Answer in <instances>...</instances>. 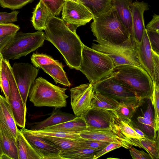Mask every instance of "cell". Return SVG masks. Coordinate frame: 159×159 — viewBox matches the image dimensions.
Returning a JSON list of instances; mask_svg holds the SVG:
<instances>
[{"label":"cell","instance_id":"1","mask_svg":"<svg viewBox=\"0 0 159 159\" xmlns=\"http://www.w3.org/2000/svg\"><path fill=\"white\" fill-rule=\"evenodd\" d=\"M44 30L45 40L57 48L70 68L78 70L83 43L76 33L71 30L62 19L56 16L51 18Z\"/></svg>","mask_w":159,"mask_h":159},{"label":"cell","instance_id":"34","mask_svg":"<svg viewBox=\"0 0 159 159\" xmlns=\"http://www.w3.org/2000/svg\"><path fill=\"white\" fill-rule=\"evenodd\" d=\"M141 148H143L153 159H159V131L155 140L147 138L140 141Z\"/></svg>","mask_w":159,"mask_h":159},{"label":"cell","instance_id":"46","mask_svg":"<svg viewBox=\"0 0 159 159\" xmlns=\"http://www.w3.org/2000/svg\"><path fill=\"white\" fill-rule=\"evenodd\" d=\"M121 147L118 143H111L106 147L98 151L95 155L94 159H96L107 153Z\"/></svg>","mask_w":159,"mask_h":159},{"label":"cell","instance_id":"26","mask_svg":"<svg viewBox=\"0 0 159 159\" xmlns=\"http://www.w3.org/2000/svg\"><path fill=\"white\" fill-rule=\"evenodd\" d=\"M79 0L91 12L93 18L99 17L108 11L112 6L111 0Z\"/></svg>","mask_w":159,"mask_h":159},{"label":"cell","instance_id":"6","mask_svg":"<svg viewBox=\"0 0 159 159\" xmlns=\"http://www.w3.org/2000/svg\"><path fill=\"white\" fill-rule=\"evenodd\" d=\"M93 41L97 43H93L91 48L108 56L115 67L129 65L142 68L138 54L137 43L131 36L126 41L119 44L97 39Z\"/></svg>","mask_w":159,"mask_h":159},{"label":"cell","instance_id":"17","mask_svg":"<svg viewBox=\"0 0 159 159\" xmlns=\"http://www.w3.org/2000/svg\"><path fill=\"white\" fill-rule=\"evenodd\" d=\"M22 133L34 148L44 155L50 153H57L61 151L54 144L43 138L35 135L31 133L28 129L25 128L20 129Z\"/></svg>","mask_w":159,"mask_h":159},{"label":"cell","instance_id":"35","mask_svg":"<svg viewBox=\"0 0 159 159\" xmlns=\"http://www.w3.org/2000/svg\"><path fill=\"white\" fill-rule=\"evenodd\" d=\"M31 60L33 66L36 68H40L41 66L50 64L62 66L61 63L52 57L42 53H34L31 56Z\"/></svg>","mask_w":159,"mask_h":159},{"label":"cell","instance_id":"22","mask_svg":"<svg viewBox=\"0 0 159 159\" xmlns=\"http://www.w3.org/2000/svg\"><path fill=\"white\" fill-rule=\"evenodd\" d=\"M87 128L85 121L82 116L62 123L45 128L41 130L65 132L78 133Z\"/></svg>","mask_w":159,"mask_h":159},{"label":"cell","instance_id":"50","mask_svg":"<svg viewBox=\"0 0 159 159\" xmlns=\"http://www.w3.org/2000/svg\"><path fill=\"white\" fill-rule=\"evenodd\" d=\"M59 153H50L44 155L43 159H62L59 155Z\"/></svg>","mask_w":159,"mask_h":159},{"label":"cell","instance_id":"3","mask_svg":"<svg viewBox=\"0 0 159 159\" xmlns=\"http://www.w3.org/2000/svg\"><path fill=\"white\" fill-rule=\"evenodd\" d=\"M93 19L90 27L97 39L119 44L126 41L130 36L112 5L108 11Z\"/></svg>","mask_w":159,"mask_h":159},{"label":"cell","instance_id":"41","mask_svg":"<svg viewBox=\"0 0 159 159\" xmlns=\"http://www.w3.org/2000/svg\"><path fill=\"white\" fill-rule=\"evenodd\" d=\"M146 30L152 51L159 55V32Z\"/></svg>","mask_w":159,"mask_h":159},{"label":"cell","instance_id":"16","mask_svg":"<svg viewBox=\"0 0 159 159\" xmlns=\"http://www.w3.org/2000/svg\"><path fill=\"white\" fill-rule=\"evenodd\" d=\"M138 54L142 68L148 73L153 83H155L154 74L153 52L146 30H144L141 42L137 43Z\"/></svg>","mask_w":159,"mask_h":159},{"label":"cell","instance_id":"20","mask_svg":"<svg viewBox=\"0 0 159 159\" xmlns=\"http://www.w3.org/2000/svg\"><path fill=\"white\" fill-rule=\"evenodd\" d=\"M0 123L16 139L18 132L14 116L7 99L0 95Z\"/></svg>","mask_w":159,"mask_h":159},{"label":"cell","instance_id":"28","mask_svg":"<svg viewBox=\"0 0 159 159\" xmlns=\"http://www.w3.org/2000/svg\"><path fill=\"white\" fill-rule=\"evenodd\" d=\"M40 68L52 77L56 84L58 83L68 87L70 86L71 83L68 79L62 66L50 64L41 66Z\"/></svg>","mask_w":159,"mask_h":159},{"label":"cell","instance_id":"10","mask_svg":"<svg viewBox=\"0 0 159 159\" xmlns=\"http://www.w3.org/2000/svg\"><path fill=\"white\" fill-rule=\"evenodd\" d=\"M2 61L5 65L10 85V94L8 101L16 125L24 128L26 122V104L24 102L20 95L9 60L3 58Z\"/></svg>","mask_w":159,"mask_h":159},{"label":"cell","instance_id":"8","mask_svg":"<svg viewBox=\"0 0 159 159\" xmlns=\"http://www.w3.org/2000/svg\"><path fill=\"white\" fill-rule=\"evenodd\" d=\"M82 116L87 129L110 130L123 135L121 132L119 119L115 110L90 108Z\"/></svg>","mask_w":159,"mask_h":159},{"label":"cell","instance_id":"18","mask_svg":"<svg viewBox=\"0 0 159 159\" xmlns=\"http://www.w3.org/2000/svg\"><path fill=\"white\" fill-rule=\"evenodd\" d=\"M0 155H7L10 159H18L16 139L0 123Z\"/></svg>","mask_w":159,"mask_h":159},{"label":"cell","instance_id":"32","mask_svg":"<svg viewBox=\"0 0 159 159\" xmlns=\"http://www.w3.org/2000/svg\"><path fill=\"white\" fill-rule=\"evenodd\" d=\"M145 99L139 100L133 103L120 104L115 110L119 118L128 122L130 121L135 111Z\"/></svg>","mask_w":159,"mask_h":159},{"label":"cell","instance_id":"7","mask_svg":"<svg viewBox=\"0 0 159 159\" xmlns=\"http://www.w3.org/2000/svg\"><path fill=\"white\" fill-rule=\"evenodd\" d=\"M45 40V33L41 30L28 33L17 32L1 52L4 59H18L42 47Z\"/></svg>","mask_w":159,"mask_h":159},{"label":"cell","instance_id":"39","mask_svg":"<svg viewBox=\"0 0 159 159\" xmlns=\"http://www.w3.org/2000/svg\"><path fill=\"white\" fill-rule=\"evenodd\" d=\"M0 87L5 98L8 101L10 94L9 83L5 65L2 60L0 76Z\"/></svg>","mask_w":159,"mask_h":159},{"label":"cell","instance_id":"42","mask_svg":"<svg viewBox=\"0 0 159 159\" xmlns=\"http://www.w3.org/2000/svg\"><path fill=\"white\" fill-rule=\"evenodd\" d=\"M20 29L19 26L12 23L0 24V37L14 34Z\"/></svg>","mask_w":159,"mask_h":159},{"label":"cell","instance_id":"49","mask_svg":"<svg viewBox=\"0 0 159 159\" xmlns=\"http://www.w3.org/2000/svg\"><path fill=\"white\" fill-rule=\"evenodd\" d=\"M14 34L0 37V52L10 41Z\"/></svg>","mask_w":159,"mask_h":159},{"label":"cell","instance_id":"47","mask_svg":"<svg viewBox=\"0 0 159 159\" xmlns=\"http://www.w3.org/2000/svg\"><path fill=\"white\" fill-rule=\"evenodd\" d=\"M146 29L159 32V16L154 14L151 20L146 26Z\"/></svg>","mask_w":159,"mask_h":159},{"label":"cell","instance_id":"4","mask_svg":"<svg viewBox=\"0 0 159 159\" xmlns=\"http://www.w3.org/2000/svg\"><path fill=\"white\" fill-rule=\"evenodd\" d=\"M115 66L107 55L90 48L84 44L79 70L86 76L92 85L109 76Z\"/></svg>","mask_w":159,"mask_h":159},{"label":"cell","instance_id":"30","mask_svg":"<svg viewBox=\"0 0 159 159\" xmlns=\"http://www.w3.org/2000/svg\"><path fill=\"white\" fill-rule=\"evenodd\" d=\"M103 148H80L69 151L60 152L59 154L62 159H94L96 154Z\"/></svg>","mask_w":159,"mask_h":159},{"label":"cell","instance_id":"23","mask_svg":"<svg viewBox=\"0 0 159 159\" xmlns=\"http://www.w3.org/2000/svg\"><path fill=\"white\" fill-rule=\"evenodd\" d=\"M76 116L75 115L58 110L54 111L49 117L44 120L36 123L31 129L41 130L45 128L71 120Z\"/></svg>","mask_w":159,"mask_h":159},{"label":"cell","instance_id":"25","mask_svg":"<svg viewBox=\"0 0 159 159\" xmlns=\"http://www.w3.org/2000/svg\"><path fill=\"white\" fill-rule=\"evenodd\" d=\"M131 121L144 133L147 139L155 140L157 132L155 131L153 122L140 116L135 111Z\"/></svg>","mask_w":159,"mask_h":159},{"label":"cell","instance_id":"48","mask_svg":"<svg viewBox=\"0 0 159 159\" xmlns=\"http://www.w3.org/2000/svg\"><path fill=\"white\" fill-rule=\"evenodd\" d=\"M155 83L159 85V55L152 51Z\"/></svg>","mask_w":159,"mask_h":159},{"label":"cell","instance_id":"2","mask_svg":"<svg viewBox=\"0 0 159 159\" xmlns=\"http://www.w3.org/2000/svg\"><path fill=\"white\" fill-rule=\"evenodd\" d=\"M109 76L133 92L140 99H150L152 101L153 82L142 67L129 65L118 66Z\"/></svg>","mask_w":159,"mask_h":159},{"label":"cell","instance_id":"38","mask_svg":"<svg viewBox=\"0 0 159 159\" xmlns=\"http://www.w3.org/2000/svg\"><path fill=\"white\" fill-rule=\"evenodd\" d=\"M54 16H57L62 10L66 0H40Z\"/></svg>","mask_w":159,"mask_h":159},{"label":"cell","instance_id":"51","mask_svg":"<svg viewBox=\"0 0 159 159\" xmlns=\"http://www.w3.org/2000/svg\"><path fill=\"white\" fill-rule=\"evenodd\" d=\"M3 59V56L2 55V54L1 53V52H0V74H1V66H2V60Z\"/></svg>","mask_w":159,"mask_h":159},{"label":"cell","instance_id":"5","mask_svg":"<svg viewBox=\"0 0 159 159\" xmlns=\"http://www.w3.org/2000/svg\"><path fill=\"white\" fill-rule=\"evenodd\" d=\"M67 88L55 85L42 77L35 79L30 88V101L37 107L60 108L66 106Z\"/></svg>","mask_w":159,"mask_h":159},{"label":"cell","instance_id":"27","mask_svg":"<svg viewBox=\"0 0 159 159\" xmlns=\"http://www.w3.org/2000/svg\"><path fill=\"white\" fill-rule=\"evenodd\" d=\"M41 137L54 144L61 152L69 151L82 148L81 141L83 139L82 138L77 139L49 136Z\"/></svg>","mask_w":159,"mask_h":159},{"label":"cell","instance_id":"13","mask_svg":"<svg viewBox=\"0 0 159 159\" xmlns=\"http://www.w3.org/2000/svg\"><path fill=\"white\" fill-rule=\"evenodd\" d=\"M70 104L75 115L80 116L90 107L93 93V85L89 83L80 84L70 89Z\"/></svg>","mask_w":159,"mask_h":159},{"label":"cell","instance_id":"14","mask_svg":"<svg viewBox=\"0 0 159 159\" xmlns=\"http://www.w3.org/2000/svg\"><path fill=\"white\" fill-rule=\"evenodd\" d=\"M78 134L82 139L118 143L121 147L130 149L133 145L123 135L108 129H95L86 128Z\"/></svg>","mask_w":159,"mask_h":159},{"label":"cell","instance_id":"37","mask_svg":"<svg viewBox=\"0 0 159 159\" xmlns=\"http://www.w3.org/2000/svg\"><path fill=\"white\" fill-rule=\"evenodd\" d=\"M138 108L140 110H139L138 108L136 110L139 112V114H141L139 115L140 116L148 119L154 123V111H153V108L152 101L151 99H145L144 102L138 107Z\"/></svg>","mask_w":159,"mask_h":159},{"label":"cell","instance_id":"43","mask_svg":"<svg viewBox=\"0 0 159 159\" xmlns=\"http://www.w3.org/2000/svg\"><path fill=\"white\" fill-rule=\"evenodd\" d=\"M82 148L89 149L104 148L111 143L83 139L81 141Z\"/></svg>","mask_w":159,"mask_h":159},{"label":"cell","instance_id":"40","mask_svg":"<svg viewBox=\"0 0 159 159\" xmlns=\"http://www.w3.org/2000/svg\"><path fill=\"white\" fill-rule=\"evenodd\" d=\"M33 0H0V5L3 8L14 10L20 9Z\"/></svg>","mask_w":159,"mask_h":159},{"label":"cell","instance_id":"29","mask_svg":"<svg viewBox=\"0 0 159 159\" xmlns=\"http://www.w3.org/2000/svg\"><path fill=\"white\" fill-rule=\"evenodd\" d=\"M120 105L119 102L112 98L94 92L90 108L115 110Z\"/></svg>","mask_w":159,"mask_h":159},{"label":"cell","instance_id":"11","mask_svg":"<svg viewBox=\"0 0 159 159\" xmlns=\"http://www.w3.org/2000/svg\"><path fill=\"white\" fill-rule=\"evenodd\" d=\"M12 68L20 95L26 104L30 88L38 74L39 70L28 63H15Z\"/></svg>","mask_w":159,"mask_h":159},{"label":"cell","instance_id":"52","mask_svg":"<svg viewBox=\"0 0 159 159\" xmlns=\"http://www.w3.org/2000/svg\"><path fill=\"white\" fill-rule=\"evenodd\" d=\"M69 0L72 1V2H76L80 3L79 0Z\"/></svg>","mask_w":159,"mask_h":159},{"label":"cell","instance_id":"19","mask_svg":"<svg viewBox=\"0 0 159 159\" xmlns=\"http://www.w3.org/2000/svg\"><path fill=\"white\" fill-rule=\"evenodd\" d=\"M16 141L18 159H43V154L30 144L18 129Z\"/></svg>","mask_w":159,"mask_h":159},{"label":"cell","instance_id":"31","mask_svg":"<svg viewBox=\"0 0 159 159\" xmlns=\"http://www.w3.org/2000/svg\"><path fill=\"white\" fill-rule=\"evenodd\" d=\"M119 123L120 130L123 135L133 146L141 148L140 141L145 139L139 135L127 121L119 119Z\"/></svg>","mask_w":159,"mask_h":159},{"label":"cell","instance_id":"15","mask_svg":"<svg viewBox=\"0 0 159 159\" xmlns=\"http://www.w3.org/2000/svg\"><path fill=\"white\" fill-rule=\"evenodd\" d=\"M132 16L133 37L136 42L142 40L145 27L143 14L149 9L148 4L143 1H135L130 5Z\"/></svg>","mask_w":159,"mask_h":159},{"label":"cell","instance_id":"53","mask_svg":"<svg viewBox=\"0 0 159 159\" xmlns=\"http://www.w3.org/2000/svg\"><path fill=\"white\" fill-rule=\"evenodd\" d=\"M1 130V127H0V131Z\"/></svg>","mask_w":159,"mask_h":159},{"label":"cell","instance_id":"12","mask_svg":"<svg viewBox=\"0 0 159 159\" xmlns=\"http://www.w3.org/2000/svg\"><path fill=\"white\" fill-rule=\"evenodd\" d=\"M62 10V20L76 29L93 18L91 12L82 4L69 0H66Z\"/></svg>","mask_w":159,"mask_h":159},{"label":"cell","instance_id":"45","mask_svg":"<svg viewBox=\"0 0 159 159\" xmlns=\"http://www.w3.org/2000/svg\"><path fill=\"white\" fill-rule=\"evenodd\" d=\"M129 151L131 156L134 159H153L149 154L143 150H139L132 147Z\"/></svg>","mask_w":159,"mask_h":159},{"label":"cell","instance_id":"21","mask_svg":"<svg viewBox=\"0 0 159 159\" xmlns=\"http://www.w3.org/2000/svg\"><path fill=\"white\" fill-rule=\"evenodd\" d=\"M132 0H111L112 6L116 8L118 14L123 24L133 37L132 16L130 5Z\"/></svg>","mask_w":159,"mask_h":159},{"label":"cell","instance_id":"9","mask_svg":"<svg viewBox=\"0 0 159 159\" xmlns=\"http://www.w3.org/2000/svg\"><path fill=\"white\" fill-rule=\"evenodd\" d=\"M92 85L94 92L112 98L120 104L133 103L141 100L133 92L116 82L110 76Z\"/></svg>","mask_w":159,"mask_h":159},{"label":"cell","instance_id":"36","mask_svg":"<svg viewBox=\"0 0 159 159\" xmlns=\"http://www.w3.org/2000/svg\"><path fill=\"white\" fill-rule=\"evenodd\" d=\"M153 90L152 102L154 111V121L156 131L159 127V85L153 83Z\"/></svg>","mask_w":159,"mask_h":159},{"label":"cell","instance_id":"33","mask_svg":"<svg viewBox=\"0 0 159 159\" xmlns=\"http://www.w3.org/2000/svg\"><path fill=\"white\" fill-rule=\"evenodd\" d=\"M28 130L33 134L40 137L49 136L77 139H79L81 138L78 133L65 132L55 131L36 130L29 129Z\"/></svg>","mask_w":159,"mask_h":159},{"label":"cell","instance_id":"24","mask_svg":"<svg viewBox=\"0 0 159 159\" xmlns=\"http://www.w3.org/2000/svg\"><path fill=\"white\" fill-rule=\"evenodd\" d=\"M54 16L48 10L44 4L39 1L33 13L31 21L36 30H45L51 18Z\"/></svg>","mask_w":159,"mask_h":159},{"label":"cell","instance_id":"44","mask_svg":"<svg viewBox=\"0 0 159 159\" xmlns=\"http://www.w3.org/2000/svg\"><path fill=\"white\" fill-rule=\"evenodd\" d=\"M18 13L17 11L10 13L0 12V24L11 23L17 21Z\"/></svg>","mask_w":159,"mask_h":159}]
</instances>
